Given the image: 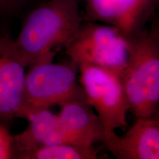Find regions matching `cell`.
<instances>
[{"instance_id":"1","label":"cell","mask_w":159,"mask_h":159,"mask_svg":"<svg viewBox=\"0 0 159 159\" xmlns=\"http://www.w3.org/2000/svg\"><path fill=\"white\" fill-rule=\"evenodd\" d=\"M80 0H50L29 13L16 39V48L26 67L52 62L65 49L82 25Z\"/></svg>"},{"instance_id":"2","label":"cell","mask_w":159,"mask_h":159,"mask_svg":"<svg viewBox=\"0 0 159 159\" xmlns=\"http://www.w3.org/2000/svg\"><path fill=\"white\" fill-rule=\"evenodd\" d=\"M120 79L130 112L136 117L153 116L159 102L158 26L128 33V57Z\"/></svg>"},{"instance_id":"3","label":"cell","mask_w":159,"mask_h":159,"mask_svg":"<svg viewBox=\"0 0 159 159\" xmlns=\"http://www.w3.org/2000/svg\"><path fill=\"white\" fill-rule=\"evenodd\" d=\"M79 65L69 59L64 63H39L26 69L23 102L19 118L25 119L41 109L69 102H85L77 81Z\"/></svg>"},{"instance_id":"4","label":"cell","mask_w":159,"mask_h":159,"mask_svg":"<svg viewBox=\"0 0 159 159\" xmlns=\"http://www.w3.org/2000/svg\"><path fill=\"white\" fill-rule=\"evenodd\" d=\"M65 50L78 65L97 66L120 77L128 57V33L108 24L85 21Z\"/></svg>"},{"instance_id":"5","label":"cell","mask_w":159,"mask_h":159,"mask_svg":"<svg viewBox=\"0 0 159 159\" xmlns=\"http://www.w3.org/2000/svg\"><path fill=\"white\" fill-rule=\"evenodd\" d=\"M78 74L85 102L95 109L104 127L105 142L116 134L117 129L128 126L130 105L120 77L108 69L85 63L79 65Z\"/></svg>"},{"instance_id":"6","label":"cell","mask_w":159,"mask_h":159,"mask_svg":"<svg viewBox=\"0 0 159 159\" xmlns=\"http://www.w3.org/2000/svg\"><path fill=\"white\" fill-rule=\"evenodd\" d=\"M27 67L9 35L0 36V123L19 118Z\"/></svg>"},{"instance_id":"7","label":"cell","mask_w":159,"mask_h":159,"mask_svg":"<svg viewBox=\"0 0 159 159\" xmlns=\"http://www.w3.org/2000/svg\"><path fill=\"white\" fill-rule=\"evenodd\" d=\"M85 21H99L128 33L142 28L156 0H85Z\"/></svg>"},{"instance_id":"8","label":"cell","mask_w":159,"mask_h":159,"mask_svg":"<svg viewBox=\"0 0 159 159\" xmlns=\"http://www.w3.org/2000/svg\"><path fill=\"white\" fill-rule=\"evenodd\" d=\"M104 144L119 159H158V117H136V122L125 134H116Z\"/></svg>"},{"instance_id":"9","label":"cell","mask_w":159,"mask_h":159,"mask_svg":"<svg viewBox=\"0 0 159 159\" xmlns=\"http://www.w3.org/2000/svg\"><path fill=\"white\" fill-rule=\"evenodd\" d=\"M26 119L29 124L25 130L13 136V158H20L42 147L65 142L77 144L63 129L57 115L49 108L35 111Z\"/></svg>"},{"instance_id":"10","label":"cell","mask_w":159,"mask_h":159,"mask_svg":"<svg viewBox=\"0 0 159 159\" xmlns=\"http://www.w3.org/2000/svg\"><path fill=\"white\" fill-rule=\"evenodd\" d=\"M57 116L66 132L77 144L93 146L104 143L105 132L99 116L85 102H69L59 105Z\"/></svg>"},{"instance_id":"11","label":"cell","mask_w":159,"mask_h":159,"mask_svg":"<svg viewBox=\"0 0 159 159\" xmlns=\"http://www.w3.org/2000/svg\"><path fill=\"white\" fill-rule=\"evenodd\" d=\"M99 149L93 146L75 144H61L42 147L23 155L21 159H97L99 158Z\"/></svg>"},{"instance_id":"12","label":"cell","mask_w":159,"mask_h":159,"mask_svg":"<svg viewBox=\"0 0 159 159\" xmlns=\"http://www.w3.org/2000/svg\"><path fill=\"white\" fill-rule=\"evenodd\" d=\"M13 158V135L0 123V159Z\"/></svg>"},{"instance_id":"13","label":"cell","mask_w":159,"mask_h":159,"mask_svg":"<svg viewBox=\"0 0 159 159\" xmlns=\"http://www.w3.org/2000/svg\"><path fill=\"white\" fill-rule=\"evenodd\" d=\"M26 0H0V12L8 13L21 6Z\"/></svg>"}]
</instances>
